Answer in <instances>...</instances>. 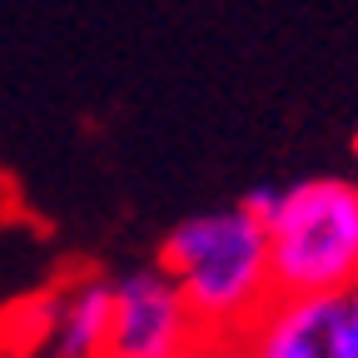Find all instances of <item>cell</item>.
Instances as JSON below:
<instances>
[{"label":"cell","instance_id":"cell-1","mask_svg":"<svg viewBox=\"0 0 358 358\" xmlns=\"http://www.w3.org/2000/svg\"><path fill=\"white\" fill-rule=\"evenodd\" d=\"M155 264L179 284L209 338H239L274 299L268 234L244 199L179 219L159 239Z\"/></svg>","mask_w":358,"mask_h":358},{"label":"cell","instance_id":"cell-2","mask_svg":"<svg viewBox=\"0 0 358 358\" xmlns=\"http://www.w3.org/2000/svg\"><path fill=\"white\" fill-rule=\"evenodd\" d=\"M244 204L264 219L274 294L348 299L358 289V179L313 174L259 185Z\"/></svg>","mask_w":358,"mask_h":358},{"label":"cell","instance_id":"cell-3","mask_svg":"<svg viewBox=\"0 0 358 358\" xmlns=\"http://www.w3.org/2000/svg\"><path fill=\"white\" fill-rule=\"evenodd\" d=\"M204 338V324L159 264L115 274L105 358H189Z\"/></svg>","mask_w":358,"mask_h":358},{"label":"cell","instance_id":"cell-4","mask_svg":"<svg viewBox=\"0 0 358 358\" xmlns=\"http://www.w3.org/2000/svg\"><path fill=\"white\" fill-rule=\"evenodd\" d=\"M348 303L313 294H274L234 338L239 358H343Z\"/></svg>","mask_w":358,"mask_h":358},{"label":"cell","instance_id":"cell-5","mask_svg":"<svg viewBox=\"0 0 358 358\" xmlns=\"http://www.w3.org/2000/svg\"><path fill=\"white\" fill-rule=\"evenodd\" d=\"M110 299H115V279H105V274H80V279L60 284L55 294H45L35 303L40 319H35L25 348L40 343L55 358H105Z\"/></svg>","mask_w":358,"mask_h":358},{"label":"cell","instance_id":"cell-6","mask_svg":"<svg viewBox=\"0 0 358 358\" xmlns=\"http://www.w3.org/2000/svg\"><path fill=\"white\" fill-rule=\"evenodd\" d=\"M348 303V334H343V358H358V289L343 299Z\"/></svg>","mask_w":358,"mask_h":358},{"label":"cell","instance_id":"cell-7","mask_svg":"<svg viewBox=\"0 0 358 358\" xmlns=\"http://www.w3.org/2000/svg\"><path fill=\"white\" fill-rule=\"evenodd\" d=\"M189 358H239V348H234V338H204Z\"/></svg>","mask_w":358,"mask_h":358},{"label":"cell","instance_id":"cell-8","mask_svg":"<svg viewBox=\"0 0 358 358\" xmlns=\"http://www.w3.org/2000/svg\"><path fill=\"white\" fill-rule=\"evenodd\" d=\"M15 358H55V353H45V348H40V343H35V348H20V353H15Z\"/></svg>","mask_w":358,"mask_h":358}]
</instances>
